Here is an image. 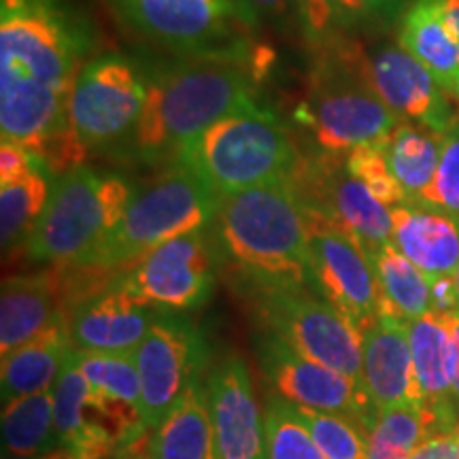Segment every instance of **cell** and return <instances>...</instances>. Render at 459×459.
<instances>
[{
  "label": "cell",
  "mask_w": 459,
  "mask_h": 459,
  "mask_svg": "<svg viewBox=\"0 0 459 459\" xmlns=\"http://www.w3.org/2000/svg\"><path fill=\"white\" fill-rule=\"evenodd\" d=\"M39 166L45 164L37 156H32L28 149L17 145V143L3 141V145H0V186L22 179Z\"/></svg>",
  "instance_id": "cell-40"
},
{
  "label": "cell",
  "mask_w": 459,
  "mask_h": 459,
  "mask_svg": "<svg viewBox=\"0 0 459 459\" xmlns=\"http://www.w3.org/2000/svg\"><path fill=\"white\" fill-rule=\"evenodd\" d=\"M132 355L143 387V423L153 432L187 387L200 378L206 361L204 338L179 313L158 311Z\"/></svg>",
  "instance_id": "cell-15"
},
{
  "label": "cell",
  "mask_w": 459,
  "mask_h": 459,
  "mask_svg": "<svg viewBox=\"0 0 459 459\" xmlns=\"http://www.w3.org/2000/svg\"><path fill=\"white\" fill-rule=\"evenodd\" d=\"M255 311L296 351L364 385L361 332L313 290H251ZM366 387V385H364Z\"/></svg>",
  "instance_id": "cell-10"
},
{
  "label": "cell",
  "mask_w": 459,
  "mask_h": 459,
  "mask_svg": "<svg viewBox=\"0 0 459 459\" xmlns=\"http://www.w3.org/2000/svg\"><path fill=\"white\" fill-rule=\"evenodd\" d=\"M60 273L13 274L0 291V355L13 351L68 313L60 298L66 294Z\"/></svg>",
  "instance_id": "cell-24"
},
{
  "label": "cell",
  "mask_w": 459,
  "mask_h": 459,
  "mask_svg": "<svg viewBox=\"0 0 459 459\" xmlns=\"http://www.w3.org/2000/svg\"><path fill=\"white\" fill-rule=\"evenodd\" d=\"M428 434H432V428L423 404L378 411L368 432V459H409Z\"/></svg>",
  "instance_id": "cell-32"
},
{
  "label": "cell",
  "mask_w": 459,
  "mask_h": 459,
  "mask_svg": "<svg viewBox=\"0 0 459 459\" xmlns=\"http://www.w3.org/2000/svg\"><path fill=\"white\" fill-rule=\"evenodd\" d=\"M156 315L158 308L111 279L68 308V332L77 351L134 353Z\"/></svg>",
  "instance_id": "cell-18"
},
{
  "label": "cell",
  "mask_w": 459,
  "mask_h": 459,
  "mask_svg": "<svg viewBox=\"0 0 459 459\" xmlns=\"http://www.w3.org/2000/svg\"><path fill=\"white\" fill-rule=\"evenodd\" d=\"M392 243L428 279L455 277L459 266V217L411 198L392 206Z\"/></svg>",
  "instance_id": "cell-22"
},
{
  "label": "cell",
  "mask_w": 459,
  "mask_h": 459,
  "mask_svg": "<svg viewBox=\"0 0 459 459\" xmlns=\"http://www.w3.org/2000/svg\"><path fill=\"white\" fill-rule=\"evenodd\" d=\"M453 91H455V96H457V99H459V79H457V83H455V90H453Z\"/></svg>",
  "instance_id": "cell-47"
},
{
  "label": "cell",
  "mask_w": 459,
  "mask_h": 459,
  "mask_svg": "<svg viewBox=\"0 0 459 459\" xmlns=\"http://www.w3.org/2000/svg\"><path fill=\"white\" fill-rule=\"evenodd\" d=\"M56 177L48 166H39L22 179L0 186V243L3 251L28 243L41 220Z\"/></svg>",
  "instance_id": "cell-30"
},
{
  "label": "cell",
  "mask_w": 459,
  "mask_h": 459,
  "mask_svg": "<svg viewBox=\"0 0 459 459\" xmlns=\"http://www.w3.org/2000/svg\"><path fill=\"white\" fill-rule=\"evenodd\" d=\"M11 459H83L82 455H77V453L66 449V446H56V449H51L48 453H41V455H34V457H11Z\"/></svg>",
  "instance_id": "cell-45"
},
{
  "label": "cell",
  "mask_w": 459,
  "mask_h": 459,
  "mask_svg": "<svg viewBox=\"0 0 459 459\" xmlns=\"http://www.w3.org/2000/svg\"><path fill=\"white\" fill-rule=\"evenodd\" d=\"M149 459H215L206 381L196 378L149 434Z\"/></svg>",
  "instance_id": "cell-26"
},
{
  "label": "cell",
  "mask_w": 459,
  "mask_h": 459,
  "mask_svg": "<svg viewBox=\"0 0 459 459\" xmlns=\"http://www.w3.org/2000/svg\"><path fill=\"white\" fill-rule=\"evenodd\" d=\"M359 68L372 91L402 122L445 134L459 117L449 90L406 49L385 43L368 54L359 48Z\"/></svg>",
  "instance_id": "cell-16"
},
{
  "label": "cell",
  "mask_w": 459,
  "mask_h": 459,
  "mask_svg": "<svg viewBox=\"0 0 459 459\" xmlns=\"http://www.w3.org/2000/svg\"><path fill=\"white\" fill-rule=\"evenodd\" d=\"M213 228L249 290H313L307 215L290 179L221 196Z\"/></svg>",
  "instance_id": "cell-3"
},
{
  "label": "cell",
  "mask_w": 459,
  "mask_h": 459,
  "mask_svg": "<svg viewBox=\"0 0 459 459\" xmlns=\"http://www.w3.org/2000/svg\"><path fill=\"white\" fill-rule=\"evenodd\" d=\"M255 355L262 375L279 398L294 406L351 419L366 434L375 426L378 412L366 387L353 378L296 351L271 330L255 338Z\"/></svg>",
  "instance_id": "cell-13"
},
{
  "label": "cell",
  "mask_w": 459,
  "mask_h": 459,
  "mask_svg": "<svg viewBox=\"0 0 459 459\" xmlns=\"http://www.w3.org/2000/svg\"><path fill=\"white\" fill-rule=\"evenodd\" d=\"M145 100L147 77L141 60L124 54L94 56L73 88L71 130L88 153L130 156Z\"/></svg>",
  "instance_id": "cell-8"
},
{
  "label": "cell",
  "mask_w": 459,
  "mask_h": 459,
  "mask_svg": "<svg viewBox=\"0 0 459 459\" xmlns=\"http://www.w3.org/2000/svg\"><path fill=\"white\" fill-rule=\"evenodd\" d=\"M368 255L381 287L383 311L398 315L400 319L411 321L432 311V291L429 279L402 255L395 245L389 243L368 247Z\"/></svg>",
  "instance_id": "cell-29"
},
{
  "label": "cell",
  "mask_w": 459,
  "mask_h": 459,
  "mask_svg": "<svg viewBox=\"0 0 459 459\" xmlns=\"http://www.w3.org/2000/svg\"><path fill=\"white\" fill-rule=\"evenodd\" d=\"M453 279H455V287H457V298H459V266H457V273H455V277H453Z\"/></svg>",
  "instance_id": "cell-46"
},
{
  "label": "cell",
  "mask_w": 459,
  "mask_h": 459,
  "mask_svg": "<svg viewBox=\"0 0 459 459\" xmlns=\"http://www.w3.org/2000/svg\"><path fill=\"white\" fill-rule=\"evenodd\" d=\"M344 162H347L349 172L370 189V194L378 203L392 209V206H398L409 200L404 189L395 181L392 169H389L385 141L351 149L349 153H344Z\"/></svg>",
  "instance_id": "cell-35"
},
{
  "label": "cell",
  "mask_w": 459,
  "mask_h": 459,
  "mask_svg": "<svg viewBox=\"0 0 459 459\" xmlns=\"http://www.w3.org/2000/svg\"><path fill=\"white\" fill-rule=\"evenodd\" d=\"M429 291H432V311L453 315L459 308L457 287L453 277L429 279Z\"/></svg>",
  "instance_id": "cell-42"
},
{
  "label": "cell",
  "mask_w": 459,
  "mask_h": 459,
  "mask_svg": "<svg viewBox=\"0 0 459 459\" xmlns=\"http://www.w3.org/2000/svg\"><path fill=\"white\" fill-rule=\"evenodd\" d=\"M443 134L402 122L385 141V156L406 196L417 198L432 183L440 162Z\"/></svg>",
  "instance_id": "cell-31"
},
{
  "label": "cell",
  "mask_w": 459,
  "mask_h": 459,
  "mask_svg": "<svg viewBox=\"0 0 459 459\" xmlns=\"http://www.w3.org/2000/svg\"><path fill=\"white\" fill-rule=\"evenodd\" d=\"M217 254L209 228L198 230L166 240L113 281L158 311H194L213 294Z\"/></svg>",
  "instance_id": "cell-12"
},
{
  "label": "cell",
  "mask_w": 459,
  "mask_h": 459,
  "mask_svg": "<svg viewBox=\"0 0 459 459\" xmlns=\"http://www.w3.org/2000/svg\"><path fill=\"white\" fill-rule=\"evenodd\" d=\"M417 200L459 217V117L443 134L438 169H436L432 183L421 196H417Z\"/></svg>",
  "instance_id": "cell-36"
},
{
  "label": "cell",
  "mask_w": 459,
  "mask_h": 459,
  "mask_svg": "<svg viewBox=\"0 0 459 459\" xmlns=\"http://www.w3.org/2000/svg\"><path fill=\"white\" fill-rule=\"evenodd\" d=\"M220 194L196 170L177 160L143 189L126 209L111 237L85 268L122 273L166 240L206 230L215 221Z\"/></svg>",
  "instance_id": "cell-6"
},
{
  "label": "cell",
  "mask_w": 459,
  "mask_h": 459,
  "mask_svg": "<svg viewBox=\"0 0 459 459\" xmlns=\"http://www.w3.org/2000/svg\"><path fill=\"white\" fill-rule=\"evenodd\" d=\"M361 370L377 412L402 404H421L409 325L398 315L383 311L361 330Z\"/></svg>",
  "instance_id": "cell-19"
},
{
  "label": "cell",
  "mask_w": 459,
  "mask_h": 459,
  "mask_svg": "<svg viewBox=\"0 0 459 459\" xmlns=\"http://www.w3.org/2000/svg\"><path fill=\"white\" fill-rule=\"evenodd\" d=\"M56 446H60V440L56 432L51 389L3 402L4 459L34 457Z\"/></svg>",
  "instance_id": "cell-28"
},
{
  "label": "cell",
  "mask_w": 459,
  "mask_h": 459,
  "mask_svg": "<svg viewBox=\"0 0 459 459\" xmlns=\"http://www.w3.org/2000/svg\"><path fill=\"white\" fill-rule=\"evenodd\" d=\"M342 32L378 30L406 13L409 0H334Z\"/></svg>",
  "instance_id": "cell-37"
},
{
  "label": "cell",
  "mask_w": 459,
  "mask_h": 459,
  "mask_svg": "<svg viewBox=\"0 0 459 459\" xmlns=\"http://www.w3.org/2000/svg\"><path fill=\"white\" fill-rule=\"evenodd\" d=\"M313 290L359 332L383 313V296L368 251L324 217L304 209Z\"/></svg>",
  "instance_id": "cell-14"
},
{
  "label": "cell",
  "mask_w": 459,
  "mask_h": 459,
  "mask_svg": "<svg viewBox=\"0 0 459 459\" xmlns=\"http://www.w3.org/2000/svg\"><path fill=\"white\" fill-rule=\"evenodd\" d=\"M298 158L294 134L277 115L262 107L215 122L187 143L177 160L196 170L221 198L287 179Z\"/></svg>",
  "instance_id": "cell-7"
},
{
  "label": "cell",
  "mask_w": 459,
  "mask_h": 459,
  "mask_svg": "<svg viewBox=\"0 0 459 459\" xmlns=\"http://www.w3.org/2000/svg\"><path fill=\"white\" fill-rule=\"evenodd\" d=\"M74 351L51 387L57 440L60 446L83 459H105L117 449L119 438L113 423L102 412L90 381L79 368Z\"/></svg>",
  "instance_id": "cell-21"
},
{
  "label": "cell",
  "mask_w": 459,
  "mask_h": 459,
  "mask_svg": "<svg viewBox=\"0 0 459 459\" xmlns=\"http://www.w3.org/2000/svg\"><path fill=\"white\" fill-rule=\"evenodd\" d=\"M126 30L175 56L249 54L237 0H107Z\"/></svg>",
  "instance_id": "cell-9"
},
{
  "label": "cell",
  "mask_w": 459,
  "mask_h": 459,
  "mask_svg": "<svg viewBox=\"0 0 459 459\" xmlns=\"http://www.w3.org/2000/svg\"><path fill=\"white\" fill-rule=\"evenodd\" d=\"M400 48L453 91L459 79V39L440 13L438 0H417L400 20Z\"/></svg>",
  "instance_id": "cell-27"
},
{
  "label": "cell",
  "mask_w": 459,
  "mask_h": 459,
  "mask_svg": "<svg viewBox=\"0 0 459 459\" xmlns=\"http://www.w3.org/2000/svg\"><path fill=\"white\" fill-rule=\"evenodd\" d=\"M298 415L328 459H368V434L351 419L296 406Z\"/></svg>",
  "instance_id": "cell-34"
},
{
  "label": "cell",
  "mask_w": 459,
  "mask_h": 459,
  "mask_svg": "<svg viewBox=\"0 0 459 459\" xmlns=\"http://www.w3.org/2000/svg\"><path fill=\"white\" fill-rule=\"evenodd\" d=\"M128 459H149V457H128Z\"/></svg>",
  "instance_id": "cell-48"
},
{
  "label": "cell",
  "mask_w": 459,
  "mask_h": 459,
  "mask_svg": "<svg viewBox=\"0 0 459 459\" xmlns=\"http://www.w3.org/2000/svg\"><path fill=\"white\" fill-rule=\"evenodd\" d=\"M359 48L349 34L317 51L308 94L296 119L311 132L315 149L349 153L355 147L383 143L402 119L372 91L359 68Z\"/></svg>",
  "instance_id": "cell-4"
},
{
  "label": "cell",
  "mask_w": 459,
  "mask_h": 459,
  "mask_svg": "<svg viewBox=\"0 0 459 459\" xmlns=\"http://www.w3.org/2000/svg\"><path fill=\"white\" fill-rule=\"evenodd\" d=\"M438 7L445 22L459 39V0H438Z\"/></svg>",
  "instance_id": "cell-44"
},
{
  "label": "cell",
  "mask_w": 459,
  "mask_h": 459,
  "mask_svg": "<svg viewBox=\"0 0 459 459\" xmlns=\"http://www.w3.org/2000/svg\"><path fill=\"white\" fill-rule=\"evenodd\" d=\"M74 351L68 332V313L30 341L4 353L0 361L3 402L54 387L62 368Z\"/></svg>",
  "instance_id": "cell-25"
},
{
  "label": "cell",
  "mask_w": 459,
  "mask_h": 459,
  "mask_svg": "<svg viewBox=\"0 0 459 459\" xmlns=\"http://www.w3.org/2000/svg\"><path fill=\"white\" fill-rule=\"evenodd\" d=\"M453 344H455V375H453V406L459 415V308L451 315Z\"/></svg>",
  "instance_id": "cell-43"
},
{
  "label": "cell",
  "mask_w": 459,
  "mask_h": 459,
  "mask_svg": "<svg viewBox=\"0 0 459 459\" xmlns=\"http://www.w3.org/2000/svg\"><path fill=\"white\" fill-rule=\"evenodd\" d=\"M206 389L215 459H268L266 415L243 355H223L206 377Z\"/></svg>",
  "instance_id": "cell-17"
},
{
  "label": "cell",
  "mask_w": 459,
  "mask_h": 459,
  "mask_svg": "<svg viewBox=\"0 0 459 459\" xmlns=\"http://www.w3.org/2000/svg\"><path fill=\"white\" fill-rule=\"evenodd\" d=\"M240 15L245 24L255 30L262 24H287L290 20H296L298 24V9L296 0H237Z\"/></svg>",
  "instance_id": "cell-39"
},
{
  "label": "cell",
  "mask_w": 459,
  "mask_h": 459,
  "mask_svg": "<svg viewBox=\"0 0 459 459\" xmlns=\"http://www.w3.org/2000/svg\"><path fill=\"white\" fill-rule=\"evenodd\" d=\"M298 28L315 54L344 37L334 0H296Z\"/></svg>",
  "instance_id": "cell-38"
},
{
  "label": "cell",
  "mask_w": 459,
  "mask_h": 459,
  "mask_svg": "<svg viewBox=\"0 0 459 459\" xmlns=\"http://www.w3.org/2000/svg\"><path fill=\"white\" fill-rule=\"evenodd\" d=\"M264 415H266L268 459H328L315 445L294 404L273 395L266 402Z\"/></svg>",
  "instance_id": "cell-33"
},
{
  "label": "cell",
  "mask_w": 459,
  "mask_h": 459,
  "mask_svg": "<svg viewBox=\"0 0 459 459\" xmlns=\"http://www.w3.org/2000/svg\"><path fill=\"white\" fill-rule=\"evenodd\" d=\"M421 404L434 432L459 429V415L453 406V375H455V344L451 315L429 311L406 321Z\"/></svg>",
  "instance_id": "cell-20"
},
{
  "label": "cell",
  "mask_w": 459,
  "mask_h": 459,
  "mask_svg": "<svg viewBox=\"0 0 459 459\" xmlns=\"http://www.w3.org/2000/svg\"><path fill=\"white\" fill-rule=\"evenodd\" d=\"M96 51L94 26L73 0H0V132L60 177L88 152L68 105Z\"/></svg>",
  "instance_id": "cell-1"
},
{
  "label": "cell",
  "mask_w": 459,
  "mask_h": 459,
  "mask_svg": "<svg viewBox=\"0 0 459 459\" xmlns=\"http://www.w3.org/2000/svg\"><path fill=\"white\" fill-rule=\"evenodd\" d=\"M136 189L124 175L74 166L56 177L45 211L26 243L34 262L85 266L122 221Z\"/></svg>",
  "instance_id": "cell-5"
},
{
  "label": "cell",
  "mask_w": 459,
  "mask_h": 459,
  "mask_svg": "<svg viewBox=\"0 0 459 459\" xmlns=\"http://www.w3.org/2000/svg\"><path fill=\"white\" fill-rule=\"evenodd\" d=\"M409 459H459V429L428 434Z\"/></svg>",
  "instance_id": "cell-41"
},
{
  "label": "cell",
  "mask_w": 459,
  "mask_h": 459,
  "mask_svg": "<svg viewBox=\"0 0 459 459\" xmlns=\"http://www.w3.org/2000/svg\"><path fill=\"white\" fill-rule=\"evenodd\" d=\"M307 211H313L368 247L392 240V209L372 196L370 189L349 172L341 153L300 152L287 177Z\"/></svg>",
  "instance_id": "cell-11"
},
{
  "label": "cell",
  "mask_w": 459,
  "mask_h": 459,
  "mask_svg": "<svg viewBox=\"0 0 459 459\" xmlns=\"http://www.w3.org/2000/svg\"><path fill=\"white\" fill-rule=\"evenodd\" d=\"M102 412L113 423L119 446L134 445L149 434L143 423V387L132 353L74 351Z\"/></svg>",
  "instance_id": "cell-23"
},
{
  "label": "cell",
  "mask_w": 459,
  "mask_h": 459,
  "mask_svg": "<svg viewBox=\"0 0 459 459\" xmlns=\"http://www.w3.org/2000/svg\"><path fill=\"white\" fill-rule=\"evenodd\" d=\"M147 100L130 156L177 162L181 149L228 115L262 108L257 83L266 62L257 54L156 56L141 60Z\"/></svg>",
  "instance_id": "cell-2"
}]
</instances>
